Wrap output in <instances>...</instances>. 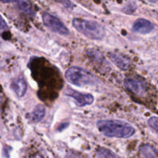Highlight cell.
I'll return each instance as SVG.
<instances>
[{
  "instance_id": "6da1fadb",
  "label": "cell",
  "mask_w": 158,
  "mask_h": 158,
  "mask_svg": "<svg viewBox=\"0 0 158 158\" xmlns=\"http://www.w3.org/2000/svg\"><path fill=\"white\" fill-rule=\"evenodd\" d=\"M99 131L110 137L128 138L135 133V129L130 123L118 120H102L97 123Z\"/></svg>"
},
{
  "instance_id": "7a4b0ae2",
  "label": "cell",
  "mask_w": 158,
  "mask_h": 158,
  "mask_svg": "<svg viewBox=\"0 0 158 158\" xmlns=\"http://www.w3.org/2000/svg\"><path fill=\"white\" fill-rule=\"evenodd\" d=\"M73 27L79 32L91 40H99L105 36V29L101 24L93 20L75 18L72 21Z\"/></svg>"
},
{
  "instance_id": "3957f363",
  "label": "cell",
  "mask_w": 158,
  "mask_h": 158,
  "mask_svg": "<svg viewBox=\"0 0 158 158\" xmlns=\"http://www.w3.org/2000/svg\"><path fill=\"white\" fill-rule=\"evenodd\" d=\"M65 77L68 82L78 86L93 85L97 82L96 78L90 73L77 66L68 69L65 73Z\"/></svg>"
},
{
  "instance_id": "277c9868",
  "label": "cell",
  "mask_w": 158,
  "mask_h": 158,
  "mask_svg": "<svg viewBox=\"0 0 158 158\" xmlns=\"http://www.w3.org/2000/svg\"><path fill=\"white\" fill-rule=\"evenodd\" d=\"M42 18L45 26L52 32H56L62 35H66L69 33V29L66 27V26L54 15L47 12H44L42 15Z\"/></svg>"
},
{
  "instance_id": "5b68a950",
  "label": "cell",
  "mask_w": 158,
  "mask_h": 158,
  "mask_svg": "<svg viewBox=\"0 0 158 158\" xmlns=\"http://www.w3.org/2000/svg\"><path fill=\"white\" fill-rule=\"evenodd\" d=\"M124 86L130 92L137 96H143L148 89V83L140 77H129L124 80Z\"/></svg>"
},
{
  "instance_id": "8992f818",
  "label": "cell",
  "mask_w": 158,
  "mask_h": 158,
  "mask_svg": "<svg viewBox=\"0 0 158 158\" xmlns=\"http://www.w3.org/2000/svg\"><path fill=\"white\" fill-rule=\"evenodd\" d=\"M66 95L74 99L77 104L80 106H85L94 103V98L89 94H82L72 89H68L66 91Z\"/></svg>"
},
{
  "instance_id": "52a82bcc",
  "label": "cell",
  "mask_w": 158,
  "mask_h": 158,
  "mask_svg": "<svg viewBox=\"0 0 158 158\" xmlns=\"http://www.w3.org/2000/svg\"><path fill=\"white\" fill-rule=\"evenodd\" d=\"M152 23L145 19H138L133 25V30L140 34H148L154 29Z\"/></svg>"
},
{
  "instance_id": "ba28073f",
  "label": "cell",
  "mask_w": 158,
  "mask_h": 158,
  "mask_svg": "<svg viewBox=\"0 0 158 158\" xmlns=\"http://www.w3.org/2000/svg\"><path fill=\"white\" fill-rule=\"evenodd\" d=\"M11 89L13 90L18 97H23L26 94L27 89V84L23 77H17L11 83Z\"/></svg>"
},
{
  "instance_id": "9c48e42d",
  "label": "cell",
  "mask_w": 158,
  "mask_h": 158,
  "mask_svg": "<svg viewBox=\"0 0 158 158\" xmlns=\"http://www.w3.org/2000/svg\"><path fill=\"white\" fill-rule=\"evenodd\" d=\"M110 58L112 60L113 63L118 68L122 70H127L130 67V60L124 56L118 53V52H111L109 54Z\"/></svg>"
},
{
  "instance_id": "30bf717a",
  "label": "cell",
  "mask_w": 158,
  "mask_h": 158,
  "mask_svg": "<svg viewBox=\"0 0 158 158\" xmlns=\"http://www.w3.org/2000/svg\"><path fill=\"white\" fill-rule=\"evenodd\" d=\"M46 114V110L43 105H37L32 112L29 115V121L32 123H39L44 117Z\"/></svg>"
},
{
  "instance_id": "8fae6325",
  "label": "cell",
  "mask_w": 158,
  "mask_h": 158,
  "mask_svg": "<svg viewBox=\"0 0 158 158\" xmlns=\"http://www.w3.org/2000/svg\"><path fill=\"white\" fill-rule=\"evenodd\" d=\"M140 153L143 158H158V151L150 144H143L140 147Z\"/></svg>"
},
{
  "instance_id": "7c38bea8",
  "label": "cell",
  "mask_w": 158,
  "mask_h": 158,
  "mask_svg": "<svg viewBox=\"0 0 158 158\" xmlns=\"http://www.w3.org/2000/svg\"><path fill=\"white\" fill-rule=\"evenodd\" d=\"M17 4V6L19 9L23 12H25L27 15H31L33 14V10H32V6H31L30 2L27 1H16L15 2Z\"/></svg>"
},
{
  "instance_id": "4fadbf2b",
  "label": "cell",
  "mask_w": 158,
  "mask_h": 158,
  "mask_svg": "<svg viewBox=\"0 0 158 158\" xmlns=\"http://www.w3.org/2000/svg\"><path fill=\"white\" fill-rule=\"evenodd\" d=\"M148 125L158 134V117H152L148 120Z\"/></svg>"
},
{
  "instance_id": "5bb4252c",
  "label": "cell",
  "mask_w": 158,
  "mask_h": 158,
  "mask_svg": "<svg viewBox=\"0 0 158 158\" xmlns=\"http://www.w3.org/2000/svg\"><path fill=\"white\" fill-rule=\"evenodd\" d=\"M61 3L63 5H66V6H65L66 7H71V6H72V2H71L65 1V2H61Z\"/></svg>"
},
{
  "instance_id": "9a60e30c",
  "label": "cell",
  "mask_w": 158,
  "mask_h": 158,
  "mask_svg": "<svg viewBox=\"0 0 158 158\" xmlns=\"http://www.w3.org/2000/svg\"><path fill=\"white\" fill-rule=\"evenodd\" d=\"M34 158H42L41 157H39V156H37V157H34Z\"/></svg>"
}]
</instances>
